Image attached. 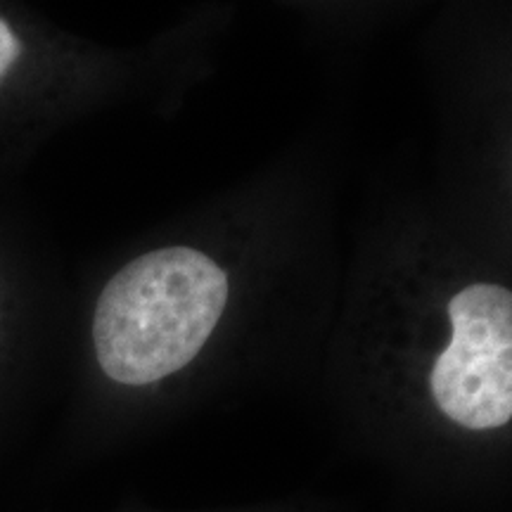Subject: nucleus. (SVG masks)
I'll return each mask as SVG.
<instances>
[{"instance_id":"obj_3","label":"nucleus","mask_w":512,"mask_h":512,"mask_svg":"<svg viewBox=\"0 0 512 512\" xmlns=\"http://www.w3.org/2000/svg\"><path fill=\"white\" fill-rule=\"evenodd\" d=\"M19 55H22V43H19L15 31L0 19V81L10 72Z\"/></svg>"},{"instance_id":"obj_1","label":"nucleus","mask_w":512,"mask_h":512,"mask_svg":"<svg viewBox=\"0 0 512 512\" xmlns=\"http://www.w3.org/2000/svg\"><path fill=\"white\" fill-rule=\"evenodd\" d=\"M228 275L192 247H162L128 261L100 292L93 344L102 373L145 387L200 354L226 311Z\"/></svg>"},{"instance_id":"obj_2","label":"nucleus","mask_w":512,"mask_h":512,"mask_svg":"<svg viewBox=\"0 0 512 512\" xmlns=\"http://www.w3.org/2000/svg\"><path fill=\"white\" fill-rule=\"evenodd\" d=\"M451 339L434 358L430 394L465 430H496L512 418V292L465 285L446 304Z\"/></svg>"}]
</instances>
